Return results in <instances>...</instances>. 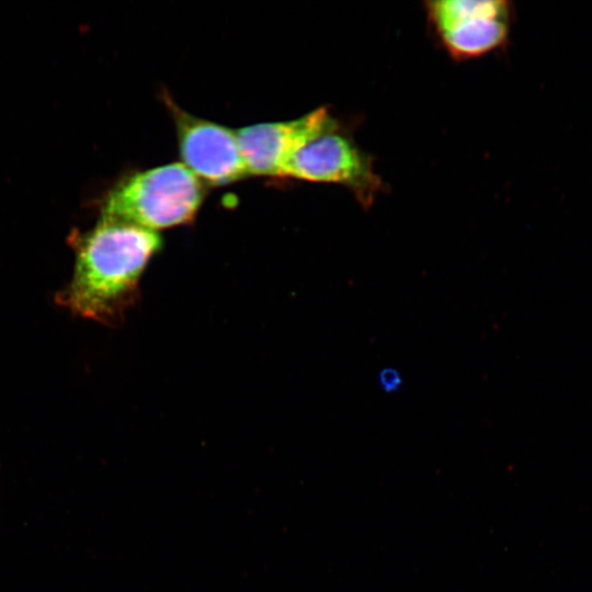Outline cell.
Masks as SVG:
<instances>
[{"instance_id": "obj_1", "label": "cell", "mask_w": 592, "mask_h": 592, "mask_svg": "<svg viewBox=\"0 0 592 592\" xmlns=\"http://www.w3.org/2000/svg\"><path fill=\"white\" fill-rule=\"evenodd\" d=\"M72 240L73 272L57 299L79 316L114 323L136 299L140 277L162 240L157 231L103 216Z\"/></svg>"}, {"instance_id": "obj_2", "label": "cell", "mask_w": 592, "mask_h": 592, "mask_svg": "<svg viewBox=\"0 0 592 592\" xmlns=\"http://www.w3.org/2000/svg\"><path fill=\"white\" fill-rule=\"evenodd\" d=\"M204 196L201 180L174 162L135 173L107 195L102 216L157 231L193 219Z\"/></svg>"}, {"instance_id": "obj_3", "label": "cell", "mask_w": 592, "mask_h": 592, "mask_svg": "<svg viewBox=\"0 0 592 592\" xmlns=\"http://www.w3.org/2000/svg\"><path fill=\"white\" fill-rule=\"evenodd\" d=\"M281 177L342 185L364 208L385 185L373 159L333 117L289 153Z\"/></svg>"}, {"instance_id": "obj_4", "label": "cell", "mask_w": 592, "mask_h": 592, "mask_svg": "<svg viewBox=\"0 0 592 592\" xmlns=\"http://www.w3.org/2000/svg\"><path fill=\"white\" fill-rule=\"evenodd\" d=\"M429 25L455 60L481 57L508 42L513 8L504 0H435L424 2Z\"/></svg>"}, {"instance_id": "obj_5", "label": "cell", "mask_w": 592, "mask_h": 592, "mask_svg": "<svg viewBox=\"0 0 592 592\" xmlns=\"http://www.w3.org/2000/svg\"><path fill=\"white\" fill-rule=\"evenodd\" d=\"M174 118L183 164L200 180L229 184L248 175L237 133L189 114L166 96Z\"/></svg>"}, {"instance_id": "obj_6", "label": "cell", "mask_w": 592, "mask_h": 592, "mask_svg": "<svg viewBox=\"0 0 592 592\" xmlns=\"http://www.w3.org/2000/svg\"><path fill=\"white\" fill-rule=\"evenodd\" d=\"M331 117L327 107H319L294 121L254 124L236 130L248 175L281 177L289 153Z\"/></svg>"}, {"instance_id": "obj_7", "label": "cell", "mask_w": 592, "mask_h": 592, "mask_svg": "<svg viewBox=\"0 0 592 592\" xmlns=\"http://www.w3.org/2000/svg\"><path fill=\"white\" fill-rule=\"evenodd\" d=\"M378 382L383 390L387 394L398 391L403 384L400 373L394 367L383 368L378 374Z\"/></svg>"}]
</instances>
